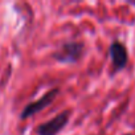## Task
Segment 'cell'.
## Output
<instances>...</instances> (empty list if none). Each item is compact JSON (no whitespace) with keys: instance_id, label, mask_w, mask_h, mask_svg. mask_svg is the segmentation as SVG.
Returning a JSON list of instances; mask_svg holds the SVG:
<instances>
[{"instance_id":"cell-4","label":"cell","mask_w":135,"mask_h":135,"mask_svg":"<svg viewBox=\"0 0 135 135\" xmlns=\"http://www.w3.org/2000/svg\"><path fill=\"white\" fill-rule=\"evenodd\" d=\"M109 53H110L111 62H113V66L115 68V70H122L127 65V62H128L127 49L120 41H114L110 45Z\"/></svg>"},{"instance_id":"cell-1","label":"cell","mask_w":135,"mask_h":135,"mask_svg":"<svg viewBox=\"0 0 135 135\" xmlns=\"http://www.w3.org/2000/svg\"><path fill=\"white\" fill-rule=\"evenodd\" d=\"M84 44L82 42H66L57 52H54L53 57L60 62H76L84 54Z\"/></svg>"},{"instance_id":"cell-2","label":"cell","mask_w":135,"mask_h":135,"mask_svg":"<svg viewBox=\"0 0 135 135\" xmlns=\"http://www.w3.org/2000/svg\"><path fill=\"white\" fill-rule=\"evenodd\" d=\"M69 111H64L61 114H58L57 117H54L53 119L41 123L37 127V134L38 135H56L58 134L69 122Z\"/></svg>"},{"instance_id":"cell-3","label":"cell","mask_w":135,"mask_h":135,"mask_svg":"<svg viewBox=\"0 0 135 135\" xmlns=\"http://www.w3.org/2000/svg\"><path fill=\"white\" fill-rule=\"evenodd\" d=\"M58 94V89L56 88V89H52V90H49L48 93H45L41 98H38L37 101H35V102H31V103H28L25 107H24V110L21 111V119H27L28 117H32L33 114H36V113H38L40 110H42V109H45L54 98H56V95Z\"/></svg>"}]
</instances>
